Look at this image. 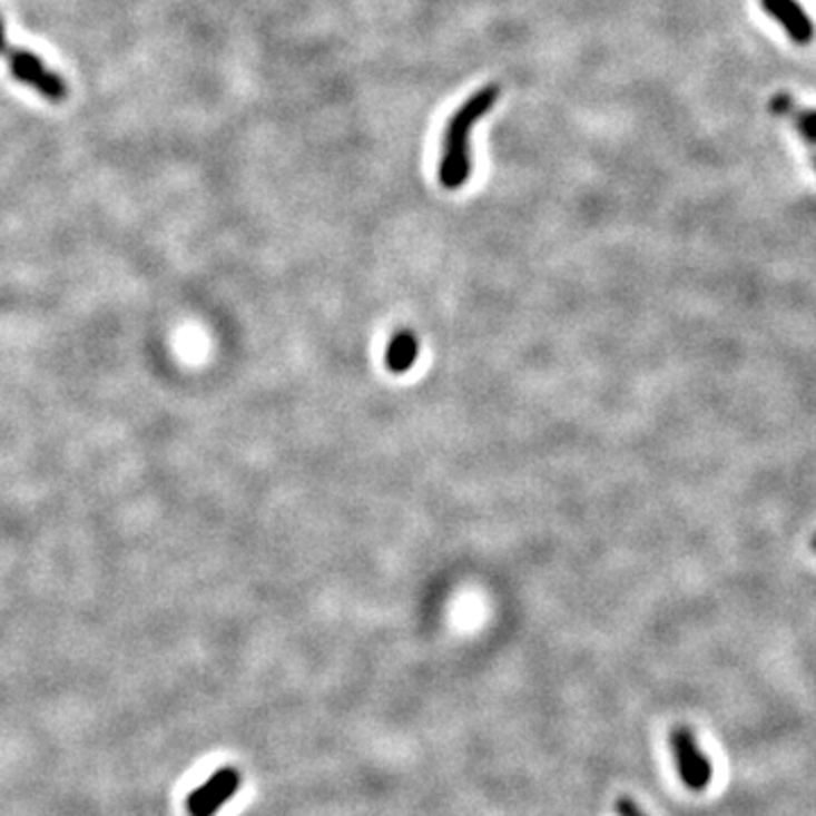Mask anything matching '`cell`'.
Segmentation results:
<instances>
[{"label": "cell", "mask_w": 816, "mask_h": 816, "mask_svg": "<svg viewBox=\"0 0 816 816\" xmlns=\"http://www.w3.org/2000/svg\"><path fill=\"white\" fill-rule=\"evenodd\" d=\"M669 744L676 756V769L682 785L692 792L708 789L712 783V763L699 748L695 733L685 726H676L669 735Z\"/></svg>", "instance_id": "2"}, {"label": "cell", "mask_w": 816, "mask_h": 816, "mask_svg": "<svg viewBox=\"0 0 816 816\" xmlns=\"http://www.w3.org/2000/svg\"><path fill=\"white\" fill-rule=\"evenodd\" d=\"M0 57H6L8 59V65H10V71H12V76L19 80V82H23V85H28V87H32L39 96H43L46 100H50V102H61V100H65L67 98V94H69V89H67V82L65 80H61L57 73H52L46 65H43V61L37 57V55H32L30 50H23V48H6V52L3 55H0Z\"/></svg>", "instance_id": "3"}, {"label": "cell", "mask_w": 816, "mask_h": 816, "mask_svg": "<svg viewBox=\"0 0 816 816\" xmlns=\"http://www.w3.org/2000/svg\"><path fill=\"white\" fill-rule=\"evenodd\" d=\"M796 130L803 135L807 144L816 146V109L803 111L796 116Z\"/></svg>", "instance_id": "7"}, {"label": "cell", "mask_w": 816, "mask_h": 816, "mask_svg": "<svg viewBox=\"0 0 816 816\" xmlns=\"http://www.w3.org/2000/svg\"><path fill=\"white\" fill-rule=\"evenodd\" d=\"M240 771L234 767H225L214 771L207 783L196 787L186 798V812L188 816H214L218 809H223L229 798L240 789Z\"/></svg>", "instance_id": "4"}, {"label": "cell", "mask_w": 816, "mask_h": 816, "mask_svg": "<svg viewBox=\"0 0 816 816\" xmlns=\"http://www.w3.org/2000/svg\"><path fill=\"white\" fill-rule=\"evenodd\" d=\"M8 48V39H6V28H3V21H0V55L6 52Z\"/></svg>", "instance_id": "10"}, {"label": "cell", "mask_w": 816, "mask_h": 816, "mask_svg": "<svg viewBox=\"0 0 816 816\" xmlns=\"http://www.w3.org/2000/svg\"><path fill=\"white\" fill-rule=\"evenodd\" d=\"M501 89L497 85H488L470 96L448 120L443 135V155L438 166V181L448 191L463 188L474 170L472 164V135L476 122L492 111L499 100Z\"/></svg>", "instance_id": "1"}, {"label": "cell", "mask_w": 816, "mask_h": 816, "mask_svg": "<svg viewBox=\"0 0 816 816\" xmlns=\"http://www.w3.org/2000/svg\"><path fill=\"white\" fill-rule=\"evenodd\" d=\"M417 354H420V341L415 338V334L409 330L397 332L386 350V367L395 374L409 372L415 365Z\"/></svg>", "instance_id": "6"}, {"label": "cell", "mask_w": 816, "mask_h": 816, "mask_svg": "<svg viewBox=\"0 0 816 816\" xmlns=\"http://www.w3.org/2000/svg\"><path fill=\"white\" fill-rule=\"evenodd\" d=\"M763 8L778 21L785 26V30L789 32L794 43H809L814 37V28L807 19V14L803 12L800 6H796L794 0H763Z\"/></svg>", "instance_id": "5"}, {"label": "cell", "mask_w": 816, "mask_h": 816, "mask_svg": "<svg viewBox=\"0 0 816 816\" xmlns=\"http://www.w3.org/2000/svg\"><path fill=\"white\" fill-rule=\"evenodd\" d=\"M771 109H774V114H789L792 111V98L787 94L776 96L774 102H771Z\"/></svg>", "instance_id": "9"}, {"label": "cell", "mask_w": 816, "mask_h": 816, "mask_svg": "<svg viewBox=\"0 0 816 816\" xmlns=\"http://www.w3.org/2000/svg\"><path fill=\"white\" fill-rule=\"evenodd\" d=\"M615 807H617V814L619 816H645V812L640 809V805L633 798H629V796H621Z\"/></svg>", "instance_id": "8"}]
</instances>
